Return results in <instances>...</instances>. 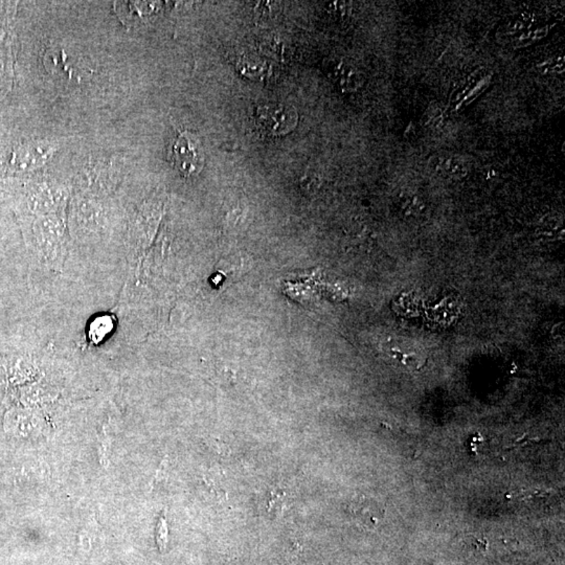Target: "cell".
Instances as JSON below:
<instances>
[{
  "label": "cell",
  "instance_id": "6da1fadb",
  "mask_svg": "<svg viewBox=\"0 0 565 565\" xmlns=\"http://www.w3.org/2000/svg\"><path fill=\"white\" fill-rule=\"evenodd\" d=\"M169 159L175 169L183 177L196 176L204 166V151L201 142L189 131L178 132L171 142Z\"/></svg>",
  "mask_w": 565,
  "mask_h": 565
},
{
  "label": "cell",
  "instance_id": "7a4b0ae2",
  "mask_svg": "<svg viewBox=\"0 0 565 565\" xmlns=\"http://www.w3.org/2000/svg\"><path fill=\"white\" fill-rule=\"evenodd\" d=\"M255 121L260 129L270 135H284L298 124V114L291 106L272 102L260 105L255 112Z\"/></svg>",
  "mask_w": 565,
  "mask_h": 565
},
{
  "label": "cell",
  "instance_id": "3957f363",
  "mask_svg": "<svg viewBox=\"0 0 565 565\" xmlns=\"http://www.w3.org/2000/svg\"><path fill=\"white\" fill-rule=\"evenodd\" d=\"M349 511L366 526H376L385 518V505L377 498L359 496L350 503Z\"/></svg>",
  "mask_w": 565,
  "mask_h": 565
},
{
  "label": "cell",
  "instance_id": "277c9868",
  "mask_svg": "<svg viewBox=\"0 0 565 565\" xmlns=\"http://www.w3.org/2000/svg\"><path fill=\"white\" fill-rule=\"evenodd\" d=\"M432 169L442 176L462 178L468 173V163L456 155H440L430 159Z\"/></svg>",
  "mask_w": 565,
  "mask_h": 565
},
{
  "label": "cell",
  "instance_id": "5b68a950",
  "mask_svg": "<svg viewBox=\"0 0 565 565\" xmlns=\"http://www.w3.org/2000/svg\"><path fill=\"white\" fill-rule=\"evenodd\" d=\"M112 329V319L108 315L105 317H98L95 321L91 324V330H89V336H91V341L95 343H100Z\"/></svg>",
  "mask_w": 565,
  "mask_h": 565
},
{
  "label": "cell",
  "instance_id": "8992f818",
  "mask_svg": "<svg viewBox=\"0 0 565 565\" xmlns=\"http://www.w3.org/2000/svg\"><path fill=\"white\" fill-rule=\"evenodd\" d=\"M282 494H278L276 493V492H272V498H270V504H268V509H270V512H274V514H276L280 513V512L282 511Z\"/></svg>",
  "mask_w": 565,
  "mask_h": 565
}]
</instances>
